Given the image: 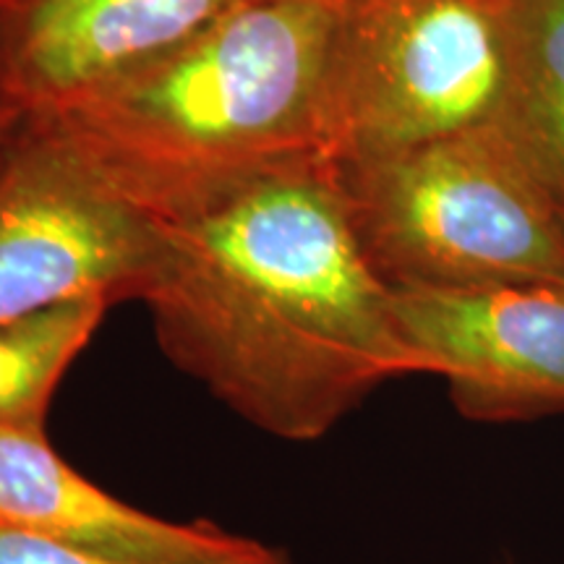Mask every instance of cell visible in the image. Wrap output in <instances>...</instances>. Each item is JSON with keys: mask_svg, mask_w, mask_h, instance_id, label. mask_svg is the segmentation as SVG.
I'll return each instance as SVG.
<instances>
[{"mask_svg": "<svg viewBox=\"0 0 564 564\" xmlns=\"http://www.w3.org/2000/svg\"><path fill=\"white\" fill-rule=\"evenodd\" d=\"M160 228L141 299L154 340L259 432L316 442L382 384L426 373L358 241L335 160L246 175Z\"/></svg>", "mask_w": 564, "mask_h": 564, "instance_id": "1", "label": "cell"}, {"mask_svg": "<svg viewBox=\"0 0 564 564\" xmlns=\"http://www.w3.org/2000/svg\"><path fill=\"white\" fill-rule=\"evenodd\" d=\"M333 21L335 0H246L178 51L42 123L126 199L167 220L232 181L324 154Z\"/></svg>", "mask_w": 564, "mask_h": 564, "instance_id": "2", "label": "cell"}, {"mask_svg": "<svg viewBox=\"0 0 564 564\" xmlns=\"http://www.w3.org/2000/svg\"><path fill=\"white\" fill-rule=\"evenodd\" d=\"M366 257L390 288L564 282V215L499 126L337 162Z\"/></svg>", "mask_w": 564, "mask_h": 564, "instance_id": "3", "label": "cell"}, {"mask_svg": "<svg viewBox=\"0 0 564 564\" xmlns=\"http://www.w3.org/2000/svg\"><path fill=\"white\" fill-rule=\"evenodd\" d=\"M512 0H335L324 154L379 158L499 126Z\"/></svg>", "mask_w": 564, "mask_h": 564, "instance_id": "4", "label": "cell"}, {"mask_svg": "<svg viewBox=\"0 0 564 564\" xmlns=\"http://www.w3.org/2000/svg\"><path fill=\"white\" fill-rule=\"evenodd\" d=\"M160 220L118 192L51 123L0 154V322L68 301H141Z\"/></svg>", "mask_w": 564, "mask_h": 564, "instance_id": "5", "label": "cell"}, {"mask_svg": "<svg viewBox=\"0 0 564 564\" xmlns=\"http://www.w3.org/2000/svg\"><path fill=\"white\" fill-rule=\"evenodd\" d=\"M394 319L423 371L470 421L564 413V282L392 288Z\"/></svg>", "mask_w": 564, "mask_h": 564, "instance_id": "6", "label": "cell"}, {"mask_svg": "<svg viewBox=\"0 0 564 564\" xmlns=\"http://www.w3.org/2000/svg\"><path fill=\"white\" fill-rule=\"evenodd\" d=\"M246 0H0L11 66L32 121L139 74Z\"/></svg>", "mask_w": 564, "mask_h": 564, "instance_id": "7", "label": "cell"}, {"mask_svg": "<svg viewBox=\"0 0 564 564\" xmlns=\"http://www.w3.org/2000/svg\"><path fill=\"white\" fill-rule=\"evenodd\" d=\"M0 525L129 564H217L257 539L212 520H167L112 497L63 460L45 429H0Z\"/></svg>", "mask_w": 564, "mask_h": 564, "instance_id": "8", "label": "cell"}, {"mask_svg": "<svg viewBox=\"0 0 564 564\" xmlns=\"http://www.w3.org/2000/svg\"><path fill=\"white\" fill-rule=\"evenodd\" d=\"M499 129L564 215V0H512Z\"/></svg>", "mask_w": 564, "mask_h": 564, "instance_id": "9", "label": "cell"}, {"mask_svg": "<svg viewBox=\"0 0 564 564\" xmlns=\"http://www.w3.org/2000/svg\"><path fill=\"white\" fill-rule=\"evenodd\" d=\"M112 303L68 301L0 322V429H45L47 411Z\"/></svg>", "mask_w": 564, "mask_h": 564, "instance_id": "10", "label": "cell"}, {"mask_svg": "<svg viewBox=\"0 0 564 564\" xmlns=\"http://www.w3.org/2000/svg\"><path fill=\"white\" fill-rule=\"evenodd\" d=\"M0 564H129L105 560L87 552H76L53 541L37 539V535L11 531V528L0 525ZM217 564H293L285 549L264 544L257 539V544L246 549L243 554L232 556V560Z\"/></svg>", "mask_w": 564, "mask_h": 564, "instance_id": "11", "label": "cell"}, {"mask_svg": "<svg viewBox=\"0 0 564 564\" xmlns=\"http://www.w3.org/2000/svg\"><path fill=\"white\" fill-rule=\"evenodd\" d=\"M30 108L21 97L17 74H13L11 66L9 45H6L3 24H0V154L19 139V133L30 126Z\"/></svg>", "mask_w": 564, "mask_h": 564, "instance_id": "12", "label": "cell"}]
</instances>
